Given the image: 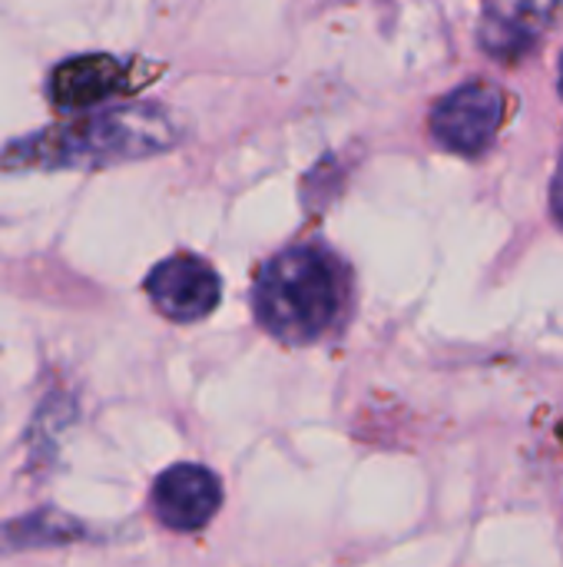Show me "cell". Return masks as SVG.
<instances>
[{
    "mask_svg": "<svg viewBox=\"0 0 563 567\" xmlns=\"http://www.w3.org/2000/svg\"><path fill=\"white\" fill-rule=\"evenodd\" d=\"M563 0H484L481 43L498 60H518L531 53L548 30Z\"/></svg>",
    "mask_w": 563,
    "mask_h": 567,
    "instance_id": "6",
    "label": "cell"
},
{
    "mask_svg": "<svg viewBox=\"0 0 563 567\" xmlns=\"http://www.w3.org/2000/svg\"><path fill=\"white\" fill-rule=\"evenodd\" d=\"M86 538V528L60 512H33L27 518L0 525V551H27V548H56Z\"/></svg>",
    "mask_w": 563,
    "mask_h": 567,
    "instance_id": "8",
    "label": "cell"
},
{
    "mask_svg": "<svg viewBox=\"0 0 563 567\" xmlns=\"http://www.w3.org/2000/svg\"><path fill=\"white\" fill-rule=\"evenodd\" d=\"M252 309L259 326L285 346L322 342L348 319L352 272L325 246H292L262 266Z\"/></svg>",
    "mask_w": 563,
    "mask_h": 567,
    "instance_id": "2",
    "label": "cell"
},
{
    "mask_svg": "<svg viewBox=\"0 0 563 567\" xmlns=\"http://www.w3.org/2000/svg\"><path fill=\"white\" fill-rule=\"evenodd\" d=\"M561 93H563V60H561Z\"/></svg>",
    "mask_w": 563,
    "mask_h": 567,
    "instance_id": "10",
    "label": "cell"
},
{
    "mask_svg": "<svg viewBox=\"0 0 563 567\" xmlns=\"http://www.w3.org/2000/svg\"><path fill=\"white\" fill-rule=\"evenodd\" d=\"M146 292L159 316L189 326V322H202L219 306L222 282L206 259L176 252L146 276Z\"/></svg>",
    "mask_w": 563,
    "mask_h": 567,
    "instance_id": "4",
    "label": "cell"
},
{
    "mask_svg": "<svg viewBox=\"0 0 563 567\" xmlns=\"http://www.w3.org/2000/svg\"><path fill=\"white\" fill-rule=\"evenodd\" d=\"M176 143H179V126L166 110L129 103L13 140L0 156V166L7 173L106 169L119 163L149 159L156 153L173 150Z\"/></svg>",
    "mask_w": 563,
    "mask_h": 567,
    "instance_id": "1",
    "label": "cell"
},
{
    "mask_svg": "<svg viewBox=\"0 0 563 567\" xmlns=\"http://www.w3.org/2000/svg\"><path fill=\"white\" fill-rule=\"evenodd\" d=\"M126 76L129 73H126L123 60H116L110 53H86V56L63 60L53 70L46 93L56 110H90V106H100V103L119 96L123 90H129Z\"/></svg>",
    "mask_w": 563,
    "mask_h": 567,
    "instance_id": "7",
    "label": "cell"
},
{
    "mask_svg": "<svg viewBox=\"0 0 563 567\" xmlns=\"http://www.w3.org/2000/svg\"><path fill=\"white\" fill-rule=\"evenodd\" d=\"M222 508V485L202 465H173L153 485V512L173 532H202Z\"/></svg>",
    "mask_w": 563,
    "mask_h": 567,
    "instance_id": "5",
    "label": "cell"
},
{
    "mask_svg": "<svg viewBox=\"0 0 563 567\" xmlns=\"http://www.w3.org/2000/svg\"><path fill=\"white\" fill-rule=\"evenodd\" d=\"M508 100L491 83H465L448 93L431 113V136L455 153L475 156L491 146L504 123Z\"/></svg>",
    "mask_w": 563,
    "mask_h": 567,
    "instance_id": "3",
    "label": "cell"
},
{
    "mask_svg": "<svg viewBox=\"0 0 563 567\" xmlns=\"http://www.w3.org/2000/svg\"><path fill=\"white\" fill-rule=\"evenodd\" d=\"M551 209H554V219L563 226V153L557 173H554V183H551Z\"/></svg>",
    "mask_w": 563,
    "mask_h": 567,
    "instance_id": "9",
    "label": "cell"
}]
</instances>
